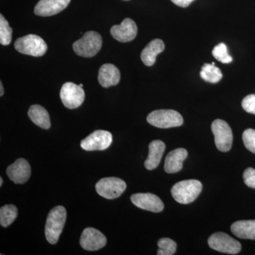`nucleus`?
<instances>
[{"instance_id":"1","label":"nucleus","mask_w":255,"mask_h":255,"mask_svg":"<svg viewBox=\"0 0 255 255\" xmlns=\"http://www.w3.org/2000/svg\"><path fill=\"white\" fill-rule=\"evenodd\" d=\"M66 217V210L62 206H55L48 214L45 226V235L47 241L50 244L54 245L58 243L63 232Z\"/></svg>"},{"instance_id":"2","label":"nucleus","mask_w":255,"mask_h":255,"mask_svg":"<svg viewBox=\"0 0 255 255\" xmlns=\"http://www.w3.org/2000/svg\"><path fill=\"white\" fill-rule=\"evenodd\" d=\"M202 191V184L196 179L181 181L171 190L172 197L179 204H188L194 201Z\"/></svg>"},{"instance_id":"3","label":"nucleus","mask_w":255,"mask_h":255,"mask_svg":"<svg viewBox=\"0 0 255 255\" xmlns=\"http://www.w3.org/2000/svg\"><path fill=\"white\" fill-rule=\"evenodd\" d=\"M102 46V38L97 32L87 31L82 38L73 43L77 55L84 58H92L99 53Z\"/></svg>"},{"instance_id":"4","label":"nucleus","mask_w":255,"mask_h":255,"mask_svg":"<svg viewBox=\"0 0 255 255\" xmlns=\"http://www.w3.org/2000/svg\"><path fill=\"white\" fill-rule=\"evenodd\" d=\"M14 48L20 53L33 57L43 56L48 50V46L43 38L34 34L18 38L15 41Z\"/></svg>"},{"instance_id":"5","label":"nucleus","mask_w":255,"mask_h":255,"mask_svg":"<svg viewBox=\"0 0 255 255\" xmlns=\"http://www.w3.org/2000/svg\"><path fill=\"white\" fill-rule=\"evenodd\" d=\"M147 122L159 128L181 127L184 123L182 115L172 110L153 111L147 116Z\"/></svg>"},{"instance_id":"6","label":"nucleus","mask_w":255,"mask_h":255,"mask_svg":"<svg viewBox=\"0 0 255 255\" xmlns=\"http://www.w3.org/2000/svg\"><path fill=\"white\" fill-rule=\"evenodd\" d=\"M96 191L99 195L107 199L119 197L127 189V184L120 178L106 177L96 184Z\"/></svg>"},{"instance_id":"7","label":"nucleus","mask_w":255,"mask_h":255,"mask_svg":"<svg viewBox=\"0 0 255 255\" xmlns=\"http://www.w3.org/2000/svg\"><path fill=\"white\" fill-rule=\"evenodd\" d=\"M211 130L214 133L215 143L221 152H228L233 144V132L227 122L221 119H216L211 124Z\"/></svg>"},{"instance_id":"8","label":"nucleus","mask_w":255,"mask_h":255,"mask_svg":"<svg viewBox=\"0 0 255 255\" xmlns=\"http://www.w3.org/2000/svg\"><path fill=\"white\" fill-rule=\"evenodd\" d=\"M210 248L220 253L238 254L241 251V244L226 233L219 232L211 235L208 240Z\"/></svg>"},{"instance_id":"9","label":"nucleus","mask_w":255,"mask_h":255,"mask_svg":"<svg viewBox=\"0 0 255 255\" xmlns=\"http://www.w3.org/2000/svg\"><path fill=\"white\" fill-rule=\"evenodd\" d=\"M60 95L63 105L70 110L80 107L85 97V91L82 87L73 82L64 84L60 90Z\"/></svg>"},{"instance_id":"10","label":"nucleus","mask_w":255,"mask_h":255,"mask_svg":"<svg viewBox=\"0 0 255 255\" xmlns=\"http://www.w3.org/2000/svg\"><path fill=\"white\" fill-rule=\"evenodd\" d=\"M112 142V135L107 130H97L81 141V147L86 151L105 150Z\"/></svg>"},{"instance_id":"11","label":"nucleus","mask_w":255,"mask_h":255,"mask_svg":"<svg viewBox=\"0 0 255 255\" xmlns=\"http://www.w3.org/2000/svg\"><path fill=\"white\" fill-rule=\"evenodd\" d=\"M132 204L139 209L159 213L163 211L164 204L162 201L155 194L151 193H138L130 196Z\"/></svg>"},{"instance_id":"12","label":"nucleus","mask_w":255,"mask_h":255,"mask_svg":"<svg viewBox=\"0 0 255 255\" xmlns=\"http://www.w3.org/2000/svg\"><path fill=\"white\" fill-rule=\"evenodd\" d=\"M80 243V246L85 251H99L107 244V238L98 230L87 228L82 233Z\"/></svg>"},{"instance_id":"13","label":"nucleus","mask_w":255,"mask_h":255,"mask_svg":"<svg viewBox=\"0 0 255 255\" xmlns=\"http://www.w3.org/2000/svg\"><path fill=\"white\" fill-rule=\"evenodd\" d=\"M110 32L116 40L122 43H127L132 41L136 37L137 27L133 20L126 18L121 24L112 26Z\"/></svg>"},{"instance_id":"14","label":"nucleus","mask_w":255,"mask_h":255,"mask_svg":"<svg viewBox=\"0 0 255 255\" xmlns=\"http://www.w3.org/2000/svg\"><path fill=\"white\" fill-rule=\"evenodd\" d=\"M6 174L10 180L15 184H24L31 177V166L26 159L19 158L10 164L6 169Z\"/></svg>"},{"instance_id":"15","label":"nucleus","mask_w":255,"mask_h":255,"mask_svg":"<svg viewBox=\"0 0 255 255\" xmlns=\"http://www.w3.org/2000/svg\"><path fill=\"white\" fill-rule=\"evenodd\" d=\"M71 0H40L35 6L37 16H50L63 11Z\"/></svg>"},{"instance_id":"16","label":"nucleus","mask_w":255,"mask_h":255,"mask_svg":"<svg viewBox=\"0 0 255 255\" xmlns=\"http://www.w3.org/2000/svg\"><path fill=\"white\" fill-rule=\"evenodd\" d=\"M188 152L184 148H177L169 152L164 161V171L167 173H177L182 169L183 162L187 158Z\"/></svg>"},{"instance_id":"17","label":"nucleus","mask_w":255,"mask_h":255,"mask_svg":"<svg viewBox=\"0 0 255 255\" xmlns=\"http://www.w3.org/2000/svg\"><path fill=\"white\" fill-rule=\"evenodd\" d=\"M120 79V71L113 64L107 63L101 67L98 80L102 87L108 88L118 85Z\"/></svg>"},{"instance_id":"18","label":"nucleus","mask_w":255,"mask_h":255,"mask_svg":"<svg viewBox=\"0 0 255 255\" xmlns=\"http://www.w3.org/2000/svg\"><path fill=\"white\" fill-rule=\"evenodd\" d=\"M165 147V144L162 140H156L150 142L149 145L148 157L144 163L146 169L152 170L158 167Z\"/></svg>"},{"instance_id":"19","label":"nucleus","mask_w":255,"mask_h":255,"mask_svg":"<svg viewBox=\"0 0 255 255\" xmlns=\"http://www.w3.org/2000/svg\"><path fill=\"white\" fill-rule=\"evenodd\" d=\"M164 50V43L162 40H152L142 50L140 58L146 66H152L155 63L157 55Z\"/></svg>"},{"instance_id":"20","label":"nucleus","mask_w":255,"mask_h":255,"mask_svg":"<svg viewBox=\"0 0 255 255\" xmlns=\"http://www.w3.org/2000/svg\"><path fill=\"white\" fill-rule=\"evenodd\" d=\"M231 231L241 239L255 240V220L239 221L233 223Z\"/></svg>"},{"instance_id":"21","label":"nucleus","mask_w":255,"mask_h":255,"mask_svg":"<svg viewBox=\"0 0 255 255\" xmlns=\"http://www.w3.org/2000/svg\"><path fill=\"white\" fill-rule=\"evenodd\" d=\"M28 116L38 127L43 129L50 128L51 124L49 114L44 107L38 105H32L28 110Z\"/></svg>"},{"instance_id":"22","label":"nucleus","mask_w":255,"mask_h":255,"mask_svg":"<svg viewBox=\"0 0 255 255\" xmlns=\"http://www.w3.org/2000/svg\"><path fill=\"white\" fill-rule=\"evenodd\" d=\"M201 78L206 82L217 83L223 78L221 70L215 65L214 63H206L201 68Z\"/></svg>"},{"instance_id":"23","label":"nucleus","mask_w":255,"mask_h":255,"mask_svg":"<svg viewBox=\"0 0 255 255\" xmlns=\"http://www.w3.org/2000/svg\"><path fill=\"white\" fill-rule=\"evenodd\" d=\"M18 216L17 208L12 204H8L0 209V225L2 227L9 226Z\"/></svg>"},{"instance_id":"24","label":"nucleus","mask_w":255,"mask_h":255,"mask_svg":"<svg viewBox=\"0 0 255 255\" xmlns=\"http://www.w3.org/2000/svg\"><path fill=\"white\" fill-rule=\"evenodd\" d=\"M12 39V28L2 14H0V43L3 46H8Z\"/></svg>"},{"instance_id":"25","label":"nucleus","mask_w":255,"mask_h":255,"mask_svg":"<svg viewBox=\"0 0 255 255\" xmlns=\"http://www.w3.org/2000/svg\"><path fill=\"white\" fill-rule=\"evenodd\" d=\"M157 246L159 249L157 254L158 255H172L177 251V243L167 238L159 239Z\"/></svg>"},{"instance_id":"26","label":"nucleus","mask_w":255,"mask_h":255,"mask_svg":"<svg viewBox=\"0 0 255 255\" xmlns=\"http://www.w3.org/2000/svg\"><path fill=\"white\" fill-rule=\"evenodd\" d=\"M212 54L215 58L223 63H230L233 61L232 57L228 53L227 46L225 43H221L214 47Z\"/></svg>"},{"instance_id":"27","label":"nucleus","mask_w":255,"mask_h":255,"mask_svg":"<svg viewBox=\"0 0 255 255\" xmlns=\"http://www.w3.org/2000/svg\"><path fill=\"white\" fill-rule=\"evenodd\" d=\"M244 145L248 150L255 154V130L248 128L243 134Z\"/></svg>"},{"instance_id":"28","label":"nucleus","mask_w":255,"mask_h":255,"mask_svg":"<svg viewBox=\"0 0 255 255\" xmlns=\"http://www.w3.org/2000/svg\"><path fill=\"white\" fill-rule=\"evenodd\" d=\"M242 107L248 113L255 114V95H250L245 97L242 102Z\"/></svg>"},{"instance_id":"29","label":"nucleus","mask_w":255,"mask_h":255,"mask_svg":"<svg viewBox=\"0 0 255 255\" xmlns=\"http://www.w3.org/2000/svg\"><path fill=\"white\" fill-rule=\"evenodd\" d=\"M243 179H244L245 184L248 187L255 189V169L249 167L246 169L243 174Z\"/></svg>"},{"instance_id":"30","label":"nucleus","mask_w":255,"mask_h":255,"mask_svg":"<svg viewBox=\"0 0 255 255\" xmlns=\"http://www.w3.org/2000/svg\"><path fill=\"white\" fill-rule=\"evenodd\" d=\"M174 4L181 7H187L194 0H171Z\"/></svg>"},{"instance_id":"31","label":"nucleus","mask_w":255,"mask_h":255,"mask_svg":"<svg viewBox=\"0 0 255 255\" xmlns=\"http://www.w3.org/2000/svg\"><path fill=\"white\" fill-rule=\"evenodd\" d=\"M4 87H3L2 82H0V96L2 97L4 95Z\"/></svg>"},{"instance_id":"32","label":"nucleus","mask_w":255,"mask_h":255,"mask_svg":"<svg viewBox=\"0 0 255 255\" xmlns=\"http://www.w3.org/2000/svg\"><path fill=\"white\" fill-rule=\"evenodd\" d=\"M3 184V179L1 177H0V187H1Z\"/></svg>"},{"instance_id":"33","label":"nucleus","mask_w":255,"mask_h":255,"mask_svg":"<svg viewBox=\"0 0 255 255\" xmlns=\"http://www.w3.org/2000/svg\"><path fill=\"white\" fill-rule=\"evenodd\" d=\"M79 85H80V86L81 87H83V85H82V84H80Z\"/></svg>"},{"instance_id":"34","label":"nucleus","mask_w":255,"mask_h":255,"mask_svg":"<svg viewBox=\"0 0 255 255\" xmlns=\"http://www.w3.org/2000/svg\"><path fill=\"white\" fill-rule=\"evenodd\" d=\"M124 1H128V0H124Z\"/></svg>"}]
</instances>
